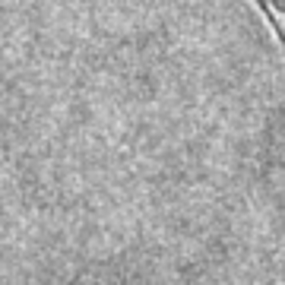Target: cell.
Here are the masks:
<instances>
[{
	"mask_svg": "<svg viewBox=\"0 0 285 285\" xmlns=\"http://www.w3.org/2000/svg\"><path fill=\"white\" fill-rule=\"evenodd\" d=\"M250 3H254L257 13L266 19V25L273 29L276 42L285 48V0H250Z\"/></svg>",
	"mask_w": 285,
	"mask_h": 285,
	"instance_id": "1",
	"label": "cell"
}]
</instances>
